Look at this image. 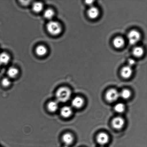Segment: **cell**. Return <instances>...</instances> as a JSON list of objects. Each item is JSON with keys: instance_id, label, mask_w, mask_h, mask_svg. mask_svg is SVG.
Returning a JSON list of instances; mask_svg holds the SVG:
<instances>
[{"instance_id": "9c48e42d", "label": "cell", "mask_w": 147, "mask_h": 147, "mask_svg": "<svg viewBox=\"0 0 147 147\" xmlns=\"http://www.w3.org/2000/svg\"><path fill=\"white\" fill-rule=\"evenodd\" d=\"M72 110L70 107H63L60 111V113L63 117L67 118L70 117L72 114Z\"/></svg>"}, {"instance_id": "ba28073f", "label": "cell", "mask_w": 147, "mask_h": 147, "mask_svg": "<svg viewBox=\"0 0 147 147\" xmlns=\"http://www.w3.org/2000/svg\"><path fill=\"white\" fill-rule=\"evenodd\" d=\"M96 140L99 144L104 145L109 142V136L106 134L100 133L98 135Z\"/></svg>"}, {"instance_id": "7a4b0ae2", "label": "cell", "mask_w": 147, "mask_h": 147, "mask_svg": "<svg viewBox=\"0 0 147 147\" xmlns=\"http://www.w3.org/2000/svg\"><path fill=\"white\" fill-rule=\"evenodd\" d=\"M47 28L48 32L53 36L59 35L62 30L61 26L59 23L52 21L47 23Z\"/></svg>"}, {"instance_id": "603a6c76", "label": "cell", "mask_w": 147, "mask_h": 147, "mask_svg": "<svg viewBox=\"0 0 147 147\" xmlns=\"http://www.w3.org/2000/svg\"><path fill=\"white\" fill-rule=\"evenodd\" d=\"M136 64V61L133 59H130L128 60V66L132 67Z\"/></svg>"}, {"instance_id": "7402d4cb", "label": "cell", "mask_w": 147, "mask_h": 147, "mask_svg": "<svg viewBox=\"0 0 147 147\" xmlns=\"http://www.w3.org/2000/svg\"><path fill=\"white\" fill-rule=\"evenodd\" d=\"M1 85L4 87H8L11 84V81L9 78H5L2 79L1 82Z\"/></svg>"}, {"instance_id": "30bf717a", "label": "cell", "mask_w": 147, "mask_h": 147, "mask_svg": "<svg viewBox=\"0 0 147 147\" xmlns=\"http://www.w3.org/2000/svg\"><path fill=\"white\" fill-rule=\"evenodd\" d=\"M125 40L122 37H117L114 39L113 45L116 48L120 49L123 47L125 45Z\"/></svg>"}, {"instance_id": "ffe728a7", "label": "cell", "mask_w": 147, "mask_h": 147, "mask_svg": "<svg viewBox=\"0 0 147 147\" xmlns=\"http://www.w3.org/2000/svg\"><path fill=\"white\" fill-rule=\"evenodd\" d=\"M131 93L130 91L128 89H124L119 94V96H121L122 98L124 99H128L130 97Z\"/></svg>"}, {"instance_id": "6da1fadb", "label": "cell", "mask_w": 147, "mask_h": 147, "mask_svg": "<svg viewBox=\"0 0 147 147\" xmlns=\"http://www.w3.org/2000/svg\"><path fill=\"white\" fill-rule=\"evenodd\" d=\"M71 96V92L68 88L65 87L60 88L56 93V98L58 101L64 103L70 99Z\"/></svg>"}, {"instance_id": "ac0fdd59", "label": "cell", "mask_w": 147, "mask_h": 147, "mask_svg": "<svg viewBox=\"0 0 147 147\" xmlns=\"http://www.w3.org/2000/svg\"><path fill=\"white\" fill-rule=\"evenodd\" d=\"M44 5L42 3L37 2L34 3L32 6L33 11L36 13H39L42 11Z\"/></svg>"}, {"instance_id": "277c9868", "label": "cell", "mask_w": 147, "mask_h": 147, "mask_svg": "<svg viewBox=\"0 0 147 147\" xmlns=\"http://www.w3.org/2000/svg\"><path fill=\"white\" fill-rule=\"evenodd\" d=\"M119 94L115 89H111L107 92L106 98L107 100L109 102L115 101L119 98Z\"/></svg>"}, {"instance_id": "2e32d148", "label": "cell", "mask_w": 147, "mask_h": 147, "mask_svg": "<svg viewBox=\"0 0 147 147\" xmlns=\"http://www.w3.org/2000/svg\"><path fill=\"white\" fill-rule=\"evenodd\" d=\"M18 73V69L14 67H10L7 71V74L9 78H14L16 77Z\"/></svg>"}, {"instance_id": "9a60e30c", "label": "cell", "mask_w": 147, "mask_h": 147, "mask_svg": "<svg viewBox=\"0 0 147 147\" xmlns=\"http://www.w3.org/2000/svg\"><path fill=\"white\" fill-rule=\"evenodd\" d=\"M73 139L72 135L70 133L64 134L62 137L63 142L67 146L70 145L72 143Z\"/></svg>"}, {"instance_id": "52a82bcc", "label": "cell", "mask_w": 147, "mask_h": 147, "mask_svg": "<svg viewBox=\"0 0 147 147\" xmlns=\"http://www.w3.org/2000/svg\"><path fill=\"white\" fill-rule=\"evenodd\" d=\"M99 13L98 9L96 7L92 6L88 10L87 14L89 18L95 19L99 16Z\"/></svg>"}, {"instance_id": "d6986e66", "label": "cell", "mask_w": 147, "mask_h": 147, "mask_svg": "<svg viewBox=\"0 0 147 147\" xmlns=\"http://www.w3.org/2000/svg\"><path fill=\"white\" fill-rule=\"evenodd\" d=\"M44 15V17L47 19L51 20L54 16V11L51 9H48L45 11Z\"/></svg>"}, {"instance_id": "e0dca14e", "label": "cell", "mask_w": 147, "mask_h": 147, "mask_svg": "<svg viewBox=\"0 0 147 147\" xmlns=\"http://www.w3.org/2000/svg\"><path fill=\"white\" fill-rule=\"evenodd\" d=\"M132 53L135 57H141L144 54V49L141 47H136L133 49Z\"/></svg>"}, {"instance_id": "8fae6325", "label": "cell", "mask_w": 147, "mask_h": 147, "mask_svg": "<svg viewBox=\"0 0 147 147\" xmlns=\"http://www.w3.org/2000/svg\"><path fill=\"white\" fill-rule=\"evenodd\" d=\"M47 52V47L42 45L37 46L36 47L35 52L37 55L40 57H43L46 55Z\"/></svg>"}, {"instance_id": "cb8c5ba5", "label": "cell", "mask_w": 147, "mask_h": 147, "mask_svg": "<svg viewBox=\"0 0 147 147\" xmlns=\"http://www.w3.org/2000/svg\"><path fill=\"white\" fill-rule=\"evenodd\" d=\"M86 3L88 5L90 6H92V5H93L94 1H85Z\"/></svg>"}, {"instance_id": "4fadbf2b", "label": "cell", "mask_w": 147, "mask_h": 147, "mask_svg": "<svg viewBox=\"0 0 147 147\" xmlns=\"http://www.w3.org/2000/svg\"><path fill=\"white\" fill-rule=\"evenodd\" d=\"M10 57L8 54L3 53L0 54V64L7 65L9 62Z\"/></svg>"}, {"instance_id": "5b68a950", "label": "cell", "mask_w": 147, "mask_h": 147, "mask_svg": "<svg viewBox=\"0 0 147 147\" xmlns=\"http://www.w3.org/2000/svg\"><path fill=\"white\" fill-rule=\"evenodd\" d=\"M125 124V121L123 118L117 117L114 118L112 122L113 128L117 129H122Z\"/></svg>"}, {"instance_id": "7c38bea8", "label": "cell", "mask_w": 147, "mask_h": 147, "mask_svg": "<svg viewBox=\"0 0 147 147\" xmlns=\"http://www.w3.org/2000/svg\"><path fill=\"white\" fill-rule=\"evenodd\" d=\"M72 105L73 107L79 109L82 107L84 104V100L83 98L80 97H75L73 99L71 102Z\"/></svg>"}, {"instance_id": "44dd1931", "label": "cell", "mask_w": 147, "mask_h": 147, "mask_svg": "<svg viewBox=\"0 0 147 147\" xmlns=\"http://www.w3.org/2000/svg\"><path fill=\"white\" fill-rule=\"evenodd\" d=\"M125 109V105L122 103H118L115 107V110L118 113H122L124 111Z\"/></svg>"}, {"instance_id": "5bb4252c", "label": "cell", "mask_w": 147, "mask_h": 147, "mask_svg": "<svg viewBox=\"0 0 147 147\" xmlns=\"http://www.w3.org/2000/svg\"><path fill=\"white\" fill-rule=\"evenodd\" d=\"M58 103L57 101L50 102L47 105V108L49 111L50 112H55L58 109Z\"/></svg>"}, {"instance_id": "3957f363", "label": "cell", "mask_w": 147, "mask_h": 147, "mask_svg": "<svg viewBox=\"0 0 147 147\" xmlns=\"http://www.w3.org/2000/svg\"><path fill=\"white\" fill-rule=\"evenodd\" d=\"M127 38L129 44L134 45L137 43L140 40L141 34L139 32L136 30H132L128 34Z\"/></svg>"}, {"instance_id": "d4e9b609", "label": "cell", "mask_w": 147, "mask_h": 147, "mask_svg": "<svg viewBox=\"0 0 147 147\" xmlns=\"http://www.w3.org/2000/svg\"><path fill=\"white\" fill-rule=\"evenodd\" d=\"M1 64H0V67H1Z\"/></svg>"}, {"instance_id": "8992f818", "label": "cell", "mask_w": 147, "mask_h": 147, "mask_svg": "<svg viewBox=\"0 0 147 147\" xmlns=\"http://www.w3.org/2000/svg\"><path fill=\"white\" fill-rule=\"evenodd\" d=\"M133 70L132 67L129 66H126L122 69L121 71V76L125 79H128L131 76Z\"/></svg>"}]
</instances>
